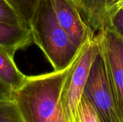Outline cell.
<instances>
[{
  "label": "cell",
  "mask_w": 123,
  "mask_h": 122,
  "mask_svg": "<svg viewBox=\"0 0 123 122\" xmlns=\"http://www.w3.org/2000/svg\"><path fill=\"white\" fill-rule=\"evenodd\" d=\"M71 65L63 70L27 76L24 83L12 92V99L25 122H69L62 91Z\"/></svg>",
  "instance_id": "obj_1"
},
{
  "label": "cell",
  "mask_w": 123,
  "mask_h": 122,
  "mask_svg": "<svg viewBox=\"0 0 123 122\" xmlns=\"http://www.w3.org/2000/svg\"><path fill=\"white\" fill-rule=\"evenodd\" d=\"M32 42L42 50L55 71L68 68L81 48L76 47L56 18L51 0H40L29 22Z\"/></svg>",
  "instance_id": "obj_2"
},
{
  "label": "cell",
  "mask_w": 123,
  "mask_h": 122,
  "mask_svg": "<svg viewBox=\"0 0 123 122\" xmlns=\"http://www.w3.org/2000/svg\"><path fill=\"white\" fill-rule=\"evenodd\" d=\"M99 53V48L95 35L93 40L81 48L70 67L62 91V101L69 122L74 119L89 71Z\"/></svg>",
  "instance_id": "obj_3"
},
{
  "label": "cell",
  "mask_w": 123,
  "mask_h": 122,
  "mask_svg": "<svg viewBox=\"0 0 123 122\" xmlns=\"http://www.w3.org/2000/svg\"><path fill=\"white\" fill-rule=\"evenodd\" d=\"M83 97L92 106L100 122H120L104 62L100 55L94 60L84 89Z\"/></svg>",
  "instance_id": "obj_4"
},
{
  "label": "cell",
  "mask_w": 123,
  "mask_h": 122,
  "mask_svg": "<svg viewBox=\"0 0 123 122\" xmlns=\"http://www.w3.org/2000/svg\"><path fill=\"white\" fill-rule=\"evenodd\" d=\"M117 112L123 121V39L106 27L96 34Z\"/></svg>",
  "instance_id": "obj_5"
},
{
  "label": "cell",
  "mask_w": 123,
  "mask_h": 122,
  "mask_svg": "<svg viewBox=\"0 0 123 122\" xmlns=\"http://www.w3.org/2000/svg\"><path fill=\"white\" fill-rule=\"evenodd\" d=\"M51 1L58 23L76 47L81 48L94 38L96 33L86 23L71 0Z\"/></svg>",
  "instance_id": "obj_6"
},
{
  "label": "cell",
  "mask_w": 123,
  "mask_h": 122,
  "mask_svg": "<svg viewBox=\"0 0 123 122\" xmlns=\"http://www.w3.org/2000/svg\"><path fill=\"white\" fill-rule=\"evenodd\" d=\"M120 0H71L88 26L97 34L107 27L110 14Z\"/></svg>",
  "instance_id": "obj_7"
},
{
  "label": "cell",
  "mask_w": 123,
  "mask_h": 122,
  "mask_svg": "<svg viewBox=\"0 0 123 122\" xmlns=\"http://www.w3.org/2000/svg\"><path fill=\"white\" fill-rule=\"evenodd\" d=\"M32 42V32L29 26L0 22V48L14 55L17 50L27 47Z\"/></svg>",
  "instance_id": "obj_8"
},
{
  "label": "cell",
  "mask_w": 123,
  "mask_h": 122,
  "mask_svg": "<svg viewBox=\"0 0 123 122\" xmlns=\"http://www.w3.org/2000/svg\"><path fill=\"white\" fill-rule=\"evenodd\" d=\"M26 78L27 76L23 74L16 65L14 55L0 48V79L12 92L24 83Z\"/></svg>",
  "instance_id": "obj_9"
},
{
  "label": "cell",
  "mask_w": 123,
  "mask_h": 122,
  "mask_svg": "<svg viewBox=\"0 0 123 122\" xmlns=\"http://www.w3.org/2000/svg\"><path fill=\"white\" fill-rule=\"evenodd\" d=\"M0 122H26L12 98L0 99Z\"/></svg>",
  "instance_id": "obj_10"
},
{
  "label": "cell",
  "mask_w": 123,
  "mask_h": 122,
  "mask_svg": "<svg viewBox=\"0 0 123 122\" xmlns=\"http://www.w3.org/2000/svg\"><path fill=\"white\" fill-rule=\"evenodd\" d=\"M24 23L29 26V22L40 0H7Z\"/></svg>",
  "instance_id": "obj_11"
},
{
  "label": "cell",
  "mask_w": 123,
  "mask_h": 122,
  "mask_svg": "<svg viewBox=\"0 0 123 122\" xmlns=\"http://www.w3.org/2000/svg\"><path fill=\"white\" fill-rule=\"evenodd\" d=\"M73 122H100L91 104L82 96Z\"/></svg>",
  "instance_id": "obj_12"
},
{
  "label": "cell",
  "mask_w": 123,
  "mask_h": 122,
  "mask_svg": "<svg viewBox=\"0 0 123 122\" xmlns=\"http://www.w3.org/2000/svg\"><path fill=\"white\" fill-rule=\"evenodd\" d=\"M0 22L11 24H25L7 0H0Z\"/></svg>",
  "instance_id": "obj_13"
},
{
  "label": "cell",
  "mask_w": 123,
  "mask_h": 122,
  "mask_svg": "<svg viewBox=\"0 0 123 122\" xmlns=\"http://www.w3.org/2000/svg\"><path fill=\"white\" fill-rule=\"evenodd\" d=\"M107 27L123 39V6L117 9L110 16Z\"/></svg>",
  "instance_id": "obj_14"
},
{
  "label": "cell",
  "mask_w": 123,
  "mask_h": 122,
  "mask_svg": "<svg viewBox=\"0 0 123 122\" xmlns=\"http://www.w3.org/2000/svg\"><path fill=\"white\" fill-rule=\"evenodd\" d=\"M12 98V90L0 79V99Z\"/></svg>",
  "instance_id": "obj_15"
},
{
  "label": "cell",
  "mask_w": 123,
  "mask_h": 122,
  "mask_svg": "<svg viewBox=\"0 0 123 122\" xmlns=\"http://www.w3.org/2000/svg\"><path fill=\"white\" fill-rule=\"evenodd\" d=\"M122 6H123V0H120V1L115 4V6H114V8L112 9V12H111L110 16L113 12H115L117 9H118L119 8H120V7H122ZM108 20H109V19H108Z\"/></svg>",
  "instance_id": "obj_16"
},
{
  "label": "cell",
  "mask_w": 123,
  "mask_h": 122,
  "mask_svg": "<svg viewBox=\"0 0 123 122\" xmlns=\"http://www.w3.org/2000/svg\"><path fill=\"white\" fill-rule=\"evenodd\" d=\"M123 122V120H122V121H121V122Z\"/></svg>",
  "instance_id": "obj_17"
}]
</instances>
